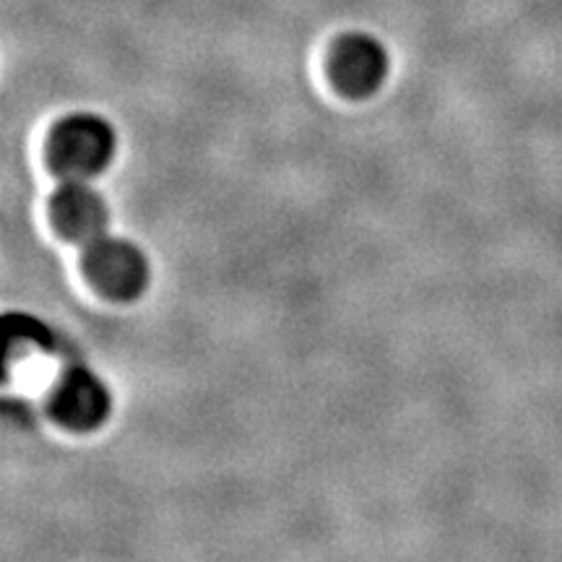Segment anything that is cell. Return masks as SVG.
<instances>
[{
    "mask_svg": "<svg viewBox=\"0 0 562 562\" xmlns=\"http://www.w3.org/2000/svg\"><path fill=\"white\" fill-rule=\"evenodd\" d=\"M117 131L100 112L79 110L60 117L47 136V165L60 180H94L110 170Z\"/></svg>",
    "mask_w": 562,
    "mask_h": 562,
    "instance_id": "obj_1",
    "label": "cell"
},
{
    "mask_svg": "<svg viewBox=\"0 0 562 562\" xmlns=\"http://www.w3.org/2000/svg\"><path fill=\"white\" fill-rule=\"evenodd\" d=\"M83 273L102 297L112 302H133L144 297L151 284V263L133 240L102 235L83 250Z\"/></svg>",
    "mask_w": 562,
    "mask_h": 562,
    "instance_id": "obj_2",
    "label": "cell"
},
{
    "mask_svg": "<svg viewBox=\"0 0 562 562\" xmlns=\"http://www.w3.org/2000/svg\"><path fill=\"white\" fill-rule=\"evenodd\" d=\"M391 74V53L381 37L370 32H347L336 37L328 55V76L339 94L368 100L383 89Z\"/></svg>",
    "mask_w": 562,
    "mask_h": 562,
    "instance_id": "obj_3",
    "label": "cell"
},
{
    "mask_svg": "<svg viewBox=\"0 0 562 562\" xmlns=\"http://www.w3.org/2000/svg\"><path fill=\"white\" fill-rule=\"evenodd\" d=\"M47 409L63 430L97 432L112 414V391L94 370L74 364L55 383Z\"/></svg>",
    "mask_w": 562,
    "mask_h": 562,
    "instance_id": "obj_4",
    "label": "cell"
},
{
    "mask_svg": "<svg viewBox=\"0 0 562 562\" xmlns=\"http://www.w3.org/2000/svg\"><path fill=\"white\" fill-rule=\"evenodd\" d=\"M50 220L68 243L89 245L108 235L110 209L89 180H60L50 199Z\"/></svg>",
    "mask_w": 562,
    "mask_h": 562,
    "instance_id": "obj_5",
    "label": "cell"
}]
</instances>
